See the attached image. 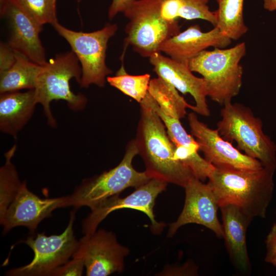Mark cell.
<instances>
[{
  "mask_svg": "<svg viewBox=\"0 0 276 276\" xmlns=\"http://www.w3.org/2000/svg\"><path fill=\"white\" fill-rule=\"evenodd\" d=\"M151 76L149 74L131 75L126 72L123 62L114 76H108L107 82L124 94L140 103L148 92Z\"/></svg>",
  "mask_w": 276,
  "mask_h": 276,
  "instance_id": "cell-25",
  "label": "cell"
},
{
  "mask_svg": "<svg viewBox=\"0 0 276 276\" xmlns=\"http://www.w3.org/2000/svg\"><path fill=\"white\" fill-rule=\"evenodd\" d=\"M223 106L221 119L217 124L220 135L231 143L235 141L246 155L276 168V145L264 133L261 119L242 104L228 101Z\"/></svg>",
  "mask_w": 276,
  "mask_h": 276,
  "instance_id": "cell-5",
  "label": "cell"
},
{
  "mask_svg": "<svg viewBox=\"0 0 276 276\" xmlns=\"http://www.w3.org/2000/svg\"><path fill=\"white\" fill-rule=\"evenodd\" d=\"M138 154L135 139L127 144L122 160L113 168L101 174L83 179L72 194L65 196L63 208L82 206L93 209L105 200L129 187L135 188L151 178L146 172L136 171L132 166L134 157Z\"/></svg>",
  "mask_w": 276,
  "mask_h": 276,
  "instance_id": "cell-4",
  "label": "cell"
},
{
  "mask_svg": "<svg viewBox=\"0 0 276 276\" xmlns=\"http://www.w3.org/2000/svg\"><path fill=\"white\" fill-rule=\"evenodd\" d=\"M275 214H276V211H275Z\"/></svg>",
  "mask_w": 276,
  "mask_h": 276,
  "instance_id": "cell-34",
  "label": "cell"
},
{
  "mask_svg": "<svg viewBox=\"0 0 276 276\" xmlns=\"http://www.w3.org/2000/svg\"><path fill=\"white\" fill-rule=\"evenodd\" d=\"M13 64L0 73V93L34 89L41 66L17 53Z\"/></svg>",
  "mask_w": 276,
  "mask_h": 276,
  "instance_id": "cell-21",
  "label": "cell"
},
{
  "mask_svg": "<svg viewBox=\"0 0 276 276\" xmlns=\"http://www.w3.org/2000/svg\"><path fill=\"white\" fill-rule=\"evenodd\" d=\"M140 117L135 140L145 171L156 178L185 188L194 177L191 170L174 156V145L160 117L146 98L140 103Z\"/></svg>",
  "mask_w": 276,
  "mask_h": 276,
  "instance_id": "cell-1",
  "label": "cell"
},
{
  "mask_svg": "<svg viewBox=\"0 0 276 276\" xmlns=\"http://www.w3.org/2000/svg\"><path fill=\"white\" fill-rule=\"evenodd\" d=\"M159 12L166 20L173 22L181 18L186 20L202 19L216 26L214 12L210 10L209 0H157Z\"/></svg>",
  "mask_w": 276,
  "mask_h": 276,
  "instance_id": "cell-20",
  "label": "cell"
},
{
  "mask_svg": "<svg viewBox=\"0 0 276 276\" xmlns=\"http://www.w3.org/2000/svg\"><path fill=\"white\" fill-rule=\"evenodd\" d=\"M191 134L199 145L204 158L215 168L240 170H255L264 165L235 148L224 139L217 129L210 128L199 120L195 112L188 114Z\"/></svg>",
  "mask_w": 276,
  "mask_h": 276,
  "instance_id": "cell-11",
  "label": "cell"
},
{
  "mask_svg": "<svg viewBox=\"0 0 276 276\" xmlns=\"http://www.w3.org/2000/svg\"><path fill=\"white\" fill-rule=\"evenodd\" d=\"M16 150L13 145L5 153V163L0 168V219L19 192L22 182L12 162Z\"/></svg>",
  "mask_w": 276,
  "mask_h": 276,
  "instance_id": "cell-24",
  "label": "cell"
},
{
  "mask_svg": "<svg viewBox=\"0 0 276 276\" xmlns=\"http://www.w3.org/2000/svg\"><path fill=\"white\" fill-rule=\"evenodd\" d=\"M199 145L196 142L174 146L175 159L189 168L194 177L202 181L209 178L215 167L198 153Z\"/></svg>",
  "mask_w": 276,
  "mask_h": 276,
  "instance_id": "cell-26",
  "label": "cell"
},
{
  "mask_svg": "<svg viewBox=\"0 0 276 276\" xmlns=\"http://www.w3.org/2000/svg\"><path fill=\"white\" fill-rule=\"evenodd\" d=\"M81 75V67L73 51L57 55L41 66L34 89L37 103L42 106L47 123L52 127L57 126L50 107L52 101L63 100L74 111L83 110L86 107V97L75 94L70 85L73 78L79 83Z\"/></svg>",
  "mask_w": 276,
  "mask_h": 276,
  "instance_id": "cell-6",
  "label": "cell"
},
{
  "mask_svg": "<svg viewBox=\"0 0 276 276\" xmlns=\"http://www.w3.org/2000/svg\"><path fill=\"white\" fill-rule=\"evenodd\" d=\"M275 169L265 166L255 170L215 168L208 183L219 207L234 204L252 218H265L273 197Z\"/></svg>",
  "mask_w": 276,
  "mask_h": 276,
  "instance_id": "cell-2",
  "label": "cell"
},
{
  "mask_svg": "<svg viewBox=\"0 0 276 276\" xmlns=\"http://www.w3.org/2000/svg\"><path fill=\"white\" fill-rule=\"evenodd\" d=\"M84 267L85 265L83 259L79 257H73L72 260H69L55 269L52 276H81L83 274Z\"/></svg>",
  "mask_w": 276,
  "mask_h": 276,
  "instance_id": "cell-28",
  "label": "cell"
},
{
  "mask_svg": "<svg viewBox=\"0 0 276 276\" xmlns=\"http://www.w3.org/2000/svg\"><path fill=\"white\" fill-rule=\"evenodd\" d=\"M64 199L65 196L40 198L29 190L26 181H24L18 194L0 219L3 233L21 226L27 227L30 233L34 234L40 222L51 217L54 210L63 208Z\"/></svg>",
  "mask_w": 276,
  "mask_h": 276,
  "instance_id": "cell-14",
  "label": "cell"
},
{
  "mask_svg": "<svg viewBox=\"0 0 276 276\" xmlns=\"http://www.w3.org/2000/svg\"><path fill=\"white\" fill-rule=\"evenodd\" d=\"M216 26L232 40L242 37L248 30L243 16L244 0H216Z\"/></svg>",
  "mask_w": 276,
  "mask_h": 276,
  "instance_id": "cell-23",
  "label": "cell"
},
{
  "mask_svg": "<svg viewBox=\"0 0 276 276\" xmlns=\"http://www.w3.org/2000/svg\"><path fill=\"white\" fill-rule=\"evenodd\" d=\"M263 7L269 11L276 10V0H263Z\"/></svg>",
  "mask_w": 276,
  "mask_h": 276,
  "instance_id": "cell-32",
  "label": "cell"
},
{
  "mask_svg": "<svg viewBox=\"0 0 276 276\" xmlns=\"http://www.w3.org/2000/svg\"><path fill=\"white\" fill-rule=\"evenodd\" d=\"M79 241L73 257L83 259L86 275L107 276L123 271L124 259L130 251L118 242L113 233L101 229Z\"/></svg>",
  "mask_w": 276,
  "mask_h": 276,
  "instance_id": "cell-12",
  "label": "cell"
},
{
  "mask_svg": "<svg viewBox=\"0 0 276 276\" xmlns=\"http://www.w3.org/2000/svg\"><path fill=\"white\" fill-rule=\"evenodd\" d=\"M231 42L232 40L217 27L203 32L199 25H195L168 39L159 51L175 61L188 64L192 59L208 48L224 49Z\"/></svg>",
  "mask_w": 276,
  "mask_h": 276,
  "instance_id": "cell-17",
  "label": "cell"
},
{
  "mask_svg": "<svg viewBox=\"0 0 276 276\" xmlns=\"http://www.w3.org/2000/svg\"><path fill=\"white\" fill-rule=\"evenodd\" d=\"M246 52L245 42L228 49L205 50L192 59L188 65L192 72L199 74L205 80L208 96L223 105L240 91L243 72L240 63Z\"/></svg>",
  "mask_w": 276,
  "mask_h": 276,
  "instance_id": "cell-3",
  "label": "cell"
},
{
  "mask_svg": "<svg viewBox=\"0 0 276 276\" xmlns=\"http://www.w3.org/2000/svg\"><path fill=\"white\" fill-rule=\"evenodd\" d=\"M74 209L64 231L58 235L46 236L38 233L21 242L28 245L34 252V257L28 264L9 270L6 275L10 276H52L58 267L66 263L78 248L80 241L76 239L73 229L76 218Z\"/></svg>",
  "mask_w": 276,
  "mask_h": 276,
  "instance_id": "cell-9",
  "label": "cell"
},
{
  "mask_svg": "<svg viewBox=\"0 0 276 276\" xmlns=\"http://www.w3.org/2000/svg\"><path fill=\"white\" fill-rule=\"evenodd\" d=\"M134 1L135 0H112L108 11V16L109 19L111 20L119 13H123Z\"/></svg>",
  "mask_w": 276,
  "mask_h": 276,
  "instance_id": "cell-31",
  "label": "cell"
},
{
  "mask_svg": "<svg viewBox=\"0 0 276 276\" xmlns=\"http://www.w3.org/2000/svg\"><path fill=\"white\" fill-rule=\"evenodd\" d=\"M78 2H80L81 0H77Z\"/></svg>",
  "mask_w": 276,
  "mask_h": 276,
  "instance_id": "cell-33",
  "label": "cell"
},
{
  "mask_svg": "<svg viewBox=\"0 0 276 276\" xmlns=\"http://www.w3.org/2000/svg\"><path fill=\"white\" fill-rule=\"evenodd\" d=\"M148 92L162 110L173 118L179 120L184 118L186 109H192L193 107L187 102L173 85L159 77L151 79Z\"/></svg>",
  "mask_w": 276,
  "mask_h": 276,
  "instance_id": "cell-22",
  "label": "cell"
},
{
  "mask_svg": "<svg viewBox=\"0 0 276 276\" xmlns=\"http://www.w3.org/2000/svg\"><path fill=\"white\" fill-rule=\"evenodd\" d=\"M58 33L70 45L81 63V87L91 84L103 87L108 75L112 73L106 64L107 43L118 30L116 24L107 23L100 30L91 32H77L56 22L53 25Z\"/></svg>",
  "mask_w": 276,
  "mask_h": 276,
  "instance_id": "cell-8",
  "label": "cell"
},
{
  "mask_svg": "<svg viewBox=\"0 0 276 276\" xmlns=\"http://www.w3.org/2000/svg\"><path fill=\"white\" fill-rule=\"evenodd\" d=\"M266 254L265 261L276 267V223L274 222L267 234L265 241Z\"/></svg>",
  "mask_w": 276,
  "mask_h": 276,
  "instance_id": "cell-29",
  "label": "cell"
},
{
  "mask_svg": "<svg viewBox=\"0 0 276 276\" xmlns=\"http://www.w3.org/2000/svg\"><path fill=\"white\" fill-rule=\"evenodd\" d=\"M184 189V206L177 220L169 225L168 236H173L182 226L196 223L206 227L217 237L222 238V226L217 215L219 205L209 183L193 177Z\"/></svg>",
  "mask_w": 276,
  "mask_h": 276,
  "instance_id": "cell-13",
  "label": "cell"
},
{
  "mask_svg": "<svg viewBox=\"0 0 276 276\" xmlns=\"http://www.w3.org/2000/svg\"><path fill=\"white\" fill-rule=\"evenodd\" d=\"M225 244L236 268L242 273H248L250 263L248 255L246 234L253 218L237 206L228 204L220 207Z\"/></svg>",
  "mask_w": 276,
  "mask_h": 276,
  "instance_id": "cell-18",
  "label": "cell"
},
{
  "mask_svg": "<svg viewBox=\"0 0 276 276\" xmlns=\"http://www.w3.org/2000/svg\"><path fill=\"white\" fill-rule=\"evenodd\" d=\"M149 58L158 77L171 84L182 94L192 96L195 103L192 109L194 112L205 117L210 115L206 99V82L203 78L194 76L188 64L165 56L161 52H156Z\"/></svg>",
  "mask_w": 276,
  "mask_h": 276,
  "instance_id": "cell-15",
  "label": "cell"
},
{
  "mask_svg": "<svg viewBox=\"0 0 276 276\" xmlns=\"http://www.w3.org/2000/svg\"><path fill=\"white\" fill-rule=\"evenodd\" d=\"M37 104L34 89L1 94V131L16 139L31 119Z\"/></svg>",
  "mask_w": 276,
  "mask_h": 276,
  "instance_id": "cell-19",
  "label": "cell"
},
{
  "mask_svg": "<svg viewBox=\"0 0 276 276\" xmlns=\"http://www.w3.org/2000/svg\"><path fill=\"white\" fill-rule=\"evenodd\" d=\"M16 53L8 44L1 43L0 73L8 70L16 60Z\"/></svg>",
  "mask_w": 276,
  "mask_h": 276,
  "instance_id": "cell-30",
  "label": "cell"
},
{
  "mask_svg": "<svg viewBox=\"0 0 276 276\" xmlns=\"http://www.w3.org/2000/svg\"><path fill=\"white\" fill-rule=\"evenodd\" d=\"M1 15L7 19L10 28L8 44L15 52L40 65L47 62L45 50L39 38L40 25L9 0Z\"/></svg>",
  "mask_w": 276,
  "mask_h": 276,
  "instance_id": "cell-16",
  "label": "cell"
},
{
  "mask_svg": "<svg viewBox=\"0 0 276 276\" xmlns=\"http://www.w3.org/2000/svg\"><path fill=\"white\" fill-rule=\"evenodd\" d=\"M168 183L156 178H151L142 185L135 188L129 195L120 198L119 195L111 197L91 210L82 222V232L84 235L93 234L99 224L111 212L122 209H131L140 211L149 218L154 233H160L164 226L158 222L153 209L156 198L165 191Z\"/></svg>",
  "mask_w": 276,
  "mask_h": 276,
  "instance_id": "cell-10",
  "label": "cell"
},
{
  "mask_svg": "<svg viewBox=\"0 0 276 276\" xmlns=\"http://www.w3.org/2000/svg\"><path fill=\"white\" fill-rule=\"evenodd\" d=\"M21 11L41 26L58 21L57 0H11Z\"/></svg>",
  "mask_w": 276,
  "mask_h": 276,
  "instance_id": "cell-27",
  "label": "cell"
},
{
  "mask_svg": "<svg viewBox=\"0 0 276 276\" xmlns=\"http://www.w3.org/2000/svg\"><path fill=\"white\" fill-rule=\"evenodd\" d=\"M123 13L129 22L122 60L129 45L142 57L149 58L159 52L166 40L180 32L178 21L171 22L162 17L157 0H135Z\"/></svg>",
  "mask_w": 276,
  "mask_h": 276,
  "instance_id": "cell-7",
  "label": "cell"
}]
</instances>
